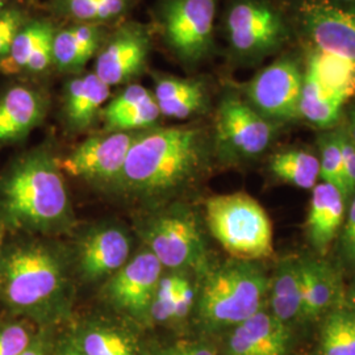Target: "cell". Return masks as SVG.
I'll return each instance as SVG.
<instances>
[{
    "instance_id": "cell-5",
    "label": "cell",
    "mask_w": 355,
    "mask_h": 355,
    "mask_svg": "<svg viewBox=\"0 0 355 355\" xmlns=\"http://www.w3.org/2000/svg\"><path fill=\"white\" fill-rule=\"evenodd\" d=\"M205 220L211 234L232 258L257 262L274 253L271 220L248 193L209 198L205 202Z\"/></svg>"
},
{
    "instance_id": "cell-29",
    "label": "cell",
    "mask_w": 355,
    "mask_h": 355,
    "mask_svg": "<svg viewBox=\"0 0 355 355\" xmlns=\"http://www.w3.org/2000/svg\"><path fill=\"white\" fill-rule=\"evenodd\" d=\"M268 168L282 182L304 190H313L320 179L318 157L302 149L275 153Z\"/></svg>"
},
{
    "instance_id": "cell-12",
    "label": "cell",
    "mask_w": 355,
    "mask_h": 355,
    "mask_svg": "<svg viewBox=\"0 0 355 355\" xmlns=\"http://www.w3.org/2000/svg\"><path fill=\"white\" fill-rule=\"evenodd\" d=\"M152 51L150 29L129 21L108 33L94 58V73L108 87L127 86L145 71Z\"/></svg>"
},
{
    "instance_id": "cell-15",
    "label": "cell",
    "mask_w": 355,
    "mask_h": 355,
    "mask_svg": "<svg viewBox=\"0 0 355 355\" xmlns=\"http://www.w3.org/2000/svg\"><path fill=\"white\" fill-rule=\"evenodd\" d=\"M78 270L86 282L114 275L130 258V239L117 225H104L89 232L78 248Z\"/></svg>"
},
{
    "instance_id": "cell-21",
    "label": "cell",
    "mask_w": 355,
    "mask_h": 355,
    "mask_svg": "<svg viewBox=\"0 0 355 355\" xmlns=\"http://www.w3.org/2000/svg\"><path fill=\"white\" fill-rule=\"evenodd\" d=\"M154 98L161 114L174 120H187L204 114L209 107V89L204 79L155 73Z\"/></svg>"
},
{
    "instance_id": "cell-44",
    "label": "cell",
    "mask_w": 355,
    "mask_h": 355,
    "mask_svg": "<svg viewBox=\"0 0 355 355\" xmlns=\"http://www.w3.org/2000/svg\"><path fill=\"white\" fill-rule=\"evenodd\" d=\"M51 355H60L58 354V352H57V350H55V352H54V353H53V354Z\"/></svg>"
},
{
    "instance_id": "cell-31",
    "label": "cell",
    "mask_w": 355,
    "mask_h": 355,
    "mask_svg": "<svg viewBox=\"0 0 355 355\" xmlns=\"http://www.w3.org/2000/svg\"><path fill=\"white\" fill-rule=\"evenodd\" d=\"M187 272L189 271H171L168 275L162 274L150 306V320L158 324L175 322V305L179 292L190 279Z\"/></svg>"
},
{
    "instance_id": "cell-35",
    "label": "cell",
    "mask_w": 355,
    "mask_h": 355,
    "mask_svg": "<svg viewBox=\"0 0 355 355\" xmlns=\"http://www.w3.org/2000/svg\"><path fill=\"white\" fill-rule=\"evenodd\" d=\"M338 129V140L343 155V186H345V196L349 200L355 195V144L350 139L346 128L340 127Z\"/></svg>"
},
{
    "instance_id": "cell-4",
    "label": "cell",
    "mask_w": 355,
    "mask_h": 355,
    "mask_svg": "<svg viewBox=\"0 0 355 355\" xmlns=\"http://www.w3.org/2000/svg\"><path fill=\"white\" fill-rule=\"evenodd\" d=\"M268 277L255 261L230 258L212 268L198 290L196 312L204 329H232L262 311Z\"/></svg>"
},
{
    "instance_id": "cell-27",
    "label": "cell",
    "mask_w": 355,
    "mask_h": 355,
    "mask_svg": "<svg viewBox=\"0 0 355 355\" xmlns=\"http://www.w3.org/2000/svg\"><path fill=\"white\" fill-rule=\"evenodd\" d=\"M73 343L83 355H141L132 333L103 321L86 324Z\"/></svg>"
},
{
    "instance_id": "cell-36",
    "label": "cell",
    "mask_w": 355,
    "mask_h": 355,
    "mask_svg": "<svg viewBox=\"0 0 355 355\" xmlns=\"http://www.w3.org/2000/svg\"><path fill=\"white\" fill-rule=\"evenodd\" d=\"M340 236V254L347 266L355 268V195L349 200V209Z\"/></svg>"
},
{
    "instance_id": "cell-19",
    "label": "cell",
    "mask_w": 355,
    "mask_h": 355,
    "mask_svg": "<svg viewBox=\"0 0 355 355\" xmlns=\"http://www.w3.org/2000/svg\"><path fill=\"white\" fill-rule=\"evenodd\" d=\"M45 95L26 85H15L0 95V146L24 140L45 119Z\"/></svg>"
},
{
    "instance_id": "cell-2",
    "label": "cell",
    "mask_w": 355,
    "mask_h": 355,
    "mask_svg": "<svg viewBox=\"0 0 355 355\" xmlns=\"http://www.w3.org/2000/svg\"><path fill=\"white\" fill-rule=\"evenodd\" d=\"M74 211L58 159L45 148L17 158L0 178V225L10 232L60 234Z\"/></svg>"
},
{
    "instance_id": "cell-3",
    "label": "cell",
    "mask_w": 355,
    "mask_h": 355,
    "mask_svg": "<svg viewBox=\"0 0 355 355\" xmlns=\"http://www.w3.org/2000/svg\"><path fill=\"white\" fill-rule=\"evenodd\" d=\"M0 296L13 315L48 325L64 318L73 299L64 252L49 242H15L0 257Z\"/></svg>"
},
{
    "instance_id": "cell-37",
    "label": "cell",
    "mask_w": 355,
    "mask_h": 355,
    "mask_svg": "<svg viewBox=\"0 0 355 355\" xmlns=\"http://www.w3.org/2000/svg\"><path fill=\"white\" fill-rule=\"evenodd\" d=\"M159 355H217V353L208 343L199 341H180L166 347Z\"/></svg>"
},
{
    "instance_id": "cell-43",
    "label": "cell",
    "mask_w": 355,
    "mask_h": 355,
    "mask_svg": "<svg viewBox=\"0 0 355 355\" xmlns=\"http://www.w3.org/2000/svg\"><path fill=\"white\" fill-rule=\"evenodd\" d=\"M6 10V0H0V13Z\"/></svg>"
},
{
    "instance_id": "cell-17",
    "label": "cell",
    "mask_w": 355,
    "mask_h": 355,
    "mask_svg": "<svg viewBox=\"0 0 355 355\" xmlns=\"http://www.w3.org/2000/svg\"><path fill=\"white\" fill-rule=\"evenodd\" d=\"M227 355H287L291 334L288 325L270 312L259 311L241 324L229 329Z\"/></svg>"
},
{
    "instance_id": "cell-16",
    "label": "cell",
    "mask_w": 355,
    "mask_h": 355,
    "mask_svg": "<svg viewBox=\"0 0 355 355\" xmlns=\"http://www.w3.org/2000/svg\"><path fill=\"white\" fill-rule=\"evenodd\" d=\"M55 24L48 19L28 20L15 38L7 55L0 60L6 76H38L53 69V40Z\"/></svg>"
},
{
    "instance_id": "cell-41",
    "label": "cell",
    "mask_w": 355,
    "mask_h": 355,
    "mask_svg": "<svg viewBox=\"0 0 355 355\" xmlns=\"http://www.w3.org/2000/svg\"><path fill=\"white\" fill-rule=\"evenodd\" d=\"M347 302H349V306L355 311V278L347 292Z\"/></svg>"
},
{
    "instance_id": "cell-40",
    "label": "cell",
    "mask_w": 355,
    "mask_h": 355,
    "mask_svg": "<svg viewBox=\"0 0 355 355\" xmlns=\"http://www.w3.org/2000/svg\"><path fill=\"white\" fill-rule=\"evenodd\" d=\"M57 352L60 355H83V353L76 347V343H73V340L61 345Z\"/></svg>"
},
{
    "instance_id": "cell-32",
    "label": "cell",
    "mask_w": 355,
    "mask_h": 355,
    "mask_svg": "<svg viewBox=\"0 0 355 355\" xmlns=\"http://www.w3.org/2000/svg\"><path fill=\"white\" fill-rule=\"evenodd\" d=\"M318 150H320V179L322 182L336 186L345 196L343 186V155L338 140V129L322 133L318 137ZM347 202V200H346Z\"/></svg>"
},
{
    "instance_id": "cell-39",
    "label": "cell",
    "mask_w": 355,
    "mask_h": 355,
    "mask_svg": "<svg viewBox=\"0 0 355 355\" xmlns=\"http://www.w3.org/2000/svg\"><path fill=\"white\" fill-rule=\"evenodd\" d=\"M345 128H346L350 139L354 141L355 144V103L347 111V121L345 124Z\"/></svg>"
},
{
    "instance_id": "cell-45",
    "label": "cell",
    "mask_w": 355,
    "mask_h": 355,
    "mask_svg": "<svg viewBox=\"0 0 355 355\" xmlns=\"http://www.w3.org/2000/svg\"><path fill=\"white\" fill-rule=\"evenodd\" d=\"M1 250H3V249H1V246H0V257H1Z\"/></svg>"
},
{
    "instance_id": "cell-26",
    "label": "cell",
    "mask_w": 355,
    "mask_h": 355,
    "mask_svg": "<svg viewBox=\"0 0 355 355\" xmlns=\"http://www.w3.org/2000/svg\"><path fill=\"white\" fill-rule=\"evenodd\" d=\"M345 103L346 101L341 95L321 80L315 64L306 57L299 103L300 117L320 129H330L340 121Z\"/></svg>"
},
{
    "instance_id": "cell-24",
    "label": "cell",
    "mask_w": 355,
    "mask_h": 355,
    "mask_svg": "<svg viewBox=\"0 0 355 355\" xmlns=\"http://www.w3.org/2000/svg\"><path fill=\"white\" fill-rule=\"evenodd\" d=\"M302 318L315 320L343 306V282L337 270L318 258H302Z\"/></svg>"
},
{
    "instance_id": "cell-7",
    "label": "cell",
    "mask_w": 355,
    "mask_h": 355,
    "mask_svg": "<svg viewBox=\"0 0 355 355\" xmlns=\"http://www.w3.org/2000/svg\"><path fill=\"white\" fill-rule=\"evenodd\" d=\"M217 0H161L155 21L166 48L180 64L195 67L215 51Z\"/></svg>"
},
{
    "instance_id": "cell-1",
    "label": "cell",
    "mask_w": 355,
    "mask_h": 355,
    "mask_svg": "<svg viewBox=\"0 0 355 355\" xmlns=\"http://www.w3.org/2000/svg\"><path fill=\"white\" fill-rule=\"evenodd\" d=\"M209 146V137L199 127H154L139 132L114 187L141 200H164L203 171Z\"/></svg>"
},
{
    "instance_id": "cell-11",
    "label": "cell",
    "mask_w": 355,
    "mask_h": 355,
    "mask_svg": "<svg viewBox=\"0 0 355 355\" xmlns=\"http://www.w3.org/2000/svg\"><path fill=\"white\" fill-rule=\"evenodd\" d=\"M304 62L296 54H284L263 66L243 85L241 95L268 121L279 125L300 119L299 103Z\"/></svg>"
},
{
    "instance_id": "cell-13",
    "label": "cell",
    "mask_w": 355,
    "mask_h": 355,
    "mask_svg": "<svg viewBox=\"0 0 355 355\" xmlns=\"http://www.w3.org/2000/svg\"><path fill=\"white\" fill-rule=\"evenodd\" d=\"M137 133L103 132L80 142L64 159L62 173L87 182L114 184L120 177L128 153Z\"/></svg>"
},
{
    "instance_id": "cell-28",
    "label": "cell",
    "mask_w": 355,
    "mask_h": 355,
    "mask_svg": "<svg viewBox=\"0 0 355 355\" xmlns=\"http://www.w3.org/2000/svg\"><path fill=\"white\" fill-rule=\"evenodd\" d=\"M132 0H51V8L71 23L107 26L125 17Z\"/></svg>"
},
{
    "instance_id": "cell-34",
    "label": "cell",
    "mask_w": 355,
    "mask_h": 355,
    "mask_svg": "<svg viewBox=\"0 0 355 355\" xmlns=\"http://www.w3.org/2000/svg\"><path fill=\"white\" fill-rule=\"evenodd\" d=\"M28 20L26 13L19 7H8L0 13V60L7 55L15 38Z\"/></svg>"
},
{
    "instance_id": "cell-18",
    "label": "cell",
    "mask_w": 355,
    "mask_h": 355,
    "mask_svg": "<svg viewBox=\"0 0 355 355\" xmlns=\"http://www.w3.org/2000/svg\"><path fill=\"white\" fill-rule=\"evenodd\" d=\"M104 132L139 133L157 127L162 117L154 94L139 83H129L104 105Z\"/></svg>"
},
{
    "instance_id": "cell-42",
    "label": "cell",
    "mask_w": 355,
    "mask_h": 355,
    "mask_svg": "<svg viewBox=\"0 0 355 355\" xmlns=\"http://www.w3.org/2000/svg\"><path fill=\"white\" fill-rule=\"evenodd\" d=\"M333 1H337V3H340L343 6H346V7H350V8H354L355 10V0H333Z\"/></svg>"
},
{
    "instance_id": "cell-20",
    "label": "cell",
    "mask_w": 355,
    "mask_h": 355,
    "mask_svg": "<svg viewBox=\"0 0 355 355\" xmlns=\"http://www.w3.org/2000/svg\"><path fill=\"white\" fill-rule=\"evenodd\" d=\"M111 98L108 87L94 71L79 73L64 85L62 116L71 132H85L101 117L104 105Z\"/></svg>"
},
{
    "instance_id": "cell-22",
    "label": "cell",
    "mask_w": 355,
    "mask_h": 355,
    "mask_svg": "<svg viewBox=\"0 0 355 355\" xmlns=\"http://www.w3.org/2000/svg\"><path fill=\"white\" fill-rule=\"evenodd\" d=\"M346 204L343 192L329 183H318L312 190L305 234L309 245L321 255L327 254L341 232Z\"/></svg>"
},
{
    "instance_id": "cell-23",
    "label": "cell",
    "mask_w": 355,
    "mask_h": 355,
    "mask_svg": "<svg viewBox=\"0 0 355 355\" xmlns=\"http://www.w3.org/2000/svg\"><path fill=\"white\" fill-rule=\"evenodd\" d=\"M107 26L71 23L57 28L53 40V69L66 74L83 73L107 37Z\"/></svg>"
},
{
    "instance_id": "cell-9",
    "label": "cell",
    "mask_w": 355,
    "mask_h": 355,
    "mask_svg": "<svg viewBox=\"0 0 355 355\" xmlns=\"http://www.w3.org/2000/svg\"><path fill=\"white\" fill-rule=\"evenodd\" d=\"M277 127L258 114L240 91L227 89L216 110L212 145L228 162L253 161L271 146Z\"/></svg>"
},
{
    "instance_id": "cell-10",
    "label": "cell",
    "mask_w": 355,
    "mask_h": 355,
    "mask_svg": "<svg viewBox=\"0 0 355 355\" xmlns=\"http://www.w3.org/2000/svg\"><path fill=\"white\" fill-rule=\"evenodd\" d=\"M296 26L309 45L355 76V10L333 0H296Z\"/></svg>"
},
{
    "instance_id": "cell-6",
    "label": "cell",
    "mask_w": 355,
    "mask_h": 355,
    "mask_svg": "<svg viewBox=\"0 0 355 355\" xmlns=\"http://www.w3.org/2000/svg\"><path fill=\"white\" fill-rule=\"evenodd\" d=\"M223 32L233 62L241 66L263 62L291 38L288 19L271 0H229Z\"/></svg>"
},
{
    "instance_id": "cell-30",
    "label": "cell",
    "mask_w": 355,
    "mask_h": 355,
    "mask_svg": "<svg viewBox=\"0 0 355 355\" xmlns=\"http://www.w3.org/2000/svg\"><path fill=\"white\" fill-rule=\"evenodd\" d=\"M316 355H355V311L338 306L325 315Z\"/></svg>"
},
{
    "instance_id": "cell-25",
    "label": "cell",
    "mask_w": 355,
    "mask_h": 355,
    "mask_svg": "<svg viewBox=\"0 0 355 355\" xmlns=\"http://www.w3.org/2000/svg\"><path fill=\"white\" fill-rule=\"evenodd\" d=\"M270 313L284 325L302 318L303 280L302 258L290 255L280 261L268 278Z\"/></svg>"
},
{
    "instance_id": "cell-8",
    "label": "cell",
    "mask_w": 355,
    "mask_h": 355,
    "mask_svg": "<svg viewBox=\"0 0 355 355\" xmlns=\"http://www.w3.org/2000/svg\"><path fill=\"white\" fill-rule=\"evenodd\" d=\"M140 233L164 268L191 271L205 266L203 232L187 207L170 205L154 211L141 224Z\"/></svg>"
},
{
    "instance_id": "cell-33",
    "label": "cell",
    "mask_w": 355,
    "mask_h": 355,
    "mask_svg": "<svg viewBox=\"0 0 355 355\" xmlns=\"http://www.w3.org/2000/svg\"><path fill=\"white\" fill-rule=\"evenodd\" d=\"M35 338L28 321L0 322V355L23 354Z\"/></svg>"
},
{
    "instance_id": "cell-38",
    "label": "cell",
    "mask_w": 355,
    "mask_h": 355,
    "mask_svg": "<svg viewBox=\"0 0 355 355\" xmlns=\"http://www.w3.org/2000/svg\"><path fill=\"white\" fill-rule=\"evenodd\" d=\"M49 353H51L49 338L45 333H40L33 340V343H31V346L20 355H49Z\"/></svg>"
},
{
    "instance_id": "cell-14",
    "label": "cell",
    "mask_w": 355,
    "mask_h": 355,
    "mask_svg": "<svg viewBox=\"0 0 355 355\" xmlns=\"http://www.w3.org/2000/svg\"><path fill=\"white\" fill-rule=\"evenodd\" d=\"M164 267L145 248L117 270L107 282L104 296L121 313L141 321L149 320V312Z\"/></svg>"
}]
</instances>
